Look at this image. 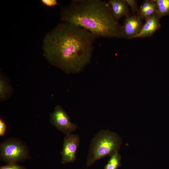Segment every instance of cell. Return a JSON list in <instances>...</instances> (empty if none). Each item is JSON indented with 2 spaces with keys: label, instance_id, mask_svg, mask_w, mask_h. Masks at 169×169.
<instances>
[{
  "label": "cell",
  "instance_id": "obj_1",
  "mask_svg": "<svg viewBox=\"0 0 169 169\" xmlns=\"http://www.w3.org/2000/svg\"><path fill=\"white\" fill-rule=\"evenodd\" d=\"M96 38L82 28L61 22L46 34L43 50L52 65L67 73H77L90 62Z\"/></svg>",
  "mask_w": 169,
  "mask_h": 169
},
{
  "label": "cell",
  "instance_id": "obj_2",
  "mask_svg": "<svg viewBox=\"0 0 169 169\" xmlns=\"http://www.w3.org/2000/svg\"><path fill=\"white\" fill-rule=\"evenodd\" d=\"M60 19L87 30L96 38H120L121 25L114 16L108 1L72 0L61 8Z\"/></svg>",
  "mask_w": 169,
  "mask_h": 169
},
{
  "label": "cell",
  "instance_id": "obj_3",
  "mask_svg": "<svg viewBox=\"0 0 169 169\" xmlns=\"http://www.w3.org/2000/svg\"><path fill=\"white\" fill-rule=\"evenodd\" d=\"M122 144L121 139L117 133L108 130L100 131L91 140L87 157V166L119 151Z\"/></svg>",
  "mask_w": 169,
  "mask_h": 169
},
{
  "label": "cell",
  "instance_id": "obj_4",
  "mask_svg": "<svg viewBox=\"0 0 169 169\" xmlns=\"http://www.w3.org/2000/svg\"><path fill=\"white\" fill-rule=\"evenodd\" d=\"M30 157L28 148L22 140L10 137L0 145V159L8 163L22 162Z\"/></svg>",
  "mask_w": 169,
  "mask_h": 169
},
{
  "label": "cell",
  "instance_id": "obj_5",
  "mask_svg": "<svg viewBox=\"0 0 169 169\" xmlns=\"http://www.w3.org/2000/svg\"><path fill=\"white\" fill-rule=\"evenodd\" d=\"M49 119L54 126L66 135L72 134L77 128V125L70 121L68 115L59 105L50 114Z\"/></svg>",
  "mask_w": 169,
  "mask_h": 169
},
{
  "label": "cell",
  "instance_id": "obj_6",
  "mask_svg": "<svg viewBox=\"0 0 169 169\" xmlns=\"http://www.w3.org/2000/svg\"><path fill=\"white\" fill-rule=\"evenodd\" d=\"M143 20L137 14L125 17L121 25L120 38L127 39L135 38L141 30L144 24Z\"/></svg>",
  "mask_w": 169,
  "mask_h": 169
},
{
  "label": "cell",
  "instance_id": "obj_7",
  "mask_svg": "<svg viewBox=\"0 0 169 169\" xmlns=\"http://www.w3.org/2000/svg\"><path fill=\"white\" fill-rule=\"evenodd\" d=\"M79 136L71 134L64 137L63 148L61 152V162L63 164L73 163L76 160V155L80 143Z\"/></svg>",
  "mask_w": 169,
  "mask_h": 169
},
{
  "label": "cell",
  "instance_id": "obj_8",
  "mask_svg": "<svg viewBox=\"0 0 169 169\" xmlns=\"http://www.w3.org/2000/svg\"><path fill=\"white\" fill-rule=\"evenodd\" d=\"M160 19L156 12L154 13L145 21L141 31L135 38H146L153 36L161 28Z\"/></svg>",
  "mask_w": 169,
  "mask_h": 169
},
{
  "label": "cell",
  "instance_id": "obj_9",
  "mask_svg": "<svg viewBox=\"0 0 169 169\" xmlns=\"http://www.w3.org/2000/svg\"><path fill=\"white\" fill-rule=\"evenodd\" d=\"M108 2L113 15L117 20L131 15L129 6L125 0H110Z\"/></svg>",
  "mask_w": 169,
  "mask_h": 169
},
{
  "label": "cell",
  "instance_id": "obj_10",
  "mask_svg": "<svg viewBox=\"0 0 169 169\" xmlns=\"http://www.w3.org/2000/svg\"><path fill=\"white\" fill-rule=\"evenodd\" d=\"M156 3V12L161 18L169 15V0H154Z\"/></svg>",
  "mask_w": 169,
  "mask_h": 169
},
{
  "label": "cell",
  "instance_id": "obj_11",
  "mask_svg": "<svg viewBox=\"0 0 169 169\" xmlns=\"http://www.w3.org/2000/svg\"><path fill=\"white\" fill-rule=\"evenodd\" d=\"M11 90L8 83L4 78L0 75V99L1 101L6 100L11 94Z\"/></svg>",
  "mask_w": 169,
  "mask_h": 169
},
{
  "label": "cell",
  "instance_id": "obj_12",
  "mask_svg": "<svg viewBox=\"0 0 169 169\" xmlns=\"http://www.w3.org/2000/svg\"><path fill=\"white\" fill-rule=\"evenodd\" d=\"M121 156L119 151L116 152L110 156L104 169H118L121 166Z\"/></svg>",
  "mask_w": 169,
  "mask_h": 169
},
{
  "label": "cell",
  "instance_id": "obj_13",
  "mask_svg": "<svg viewBox=\"0 0 169 169\" xmlns=\"http://www.w3.org/2000/svg\"><path fill=\"white\" fill-rule=\"evenodd\" d=\"M152 4L140 16L143 20H146L147 18L156 12V6L155 0Z\"/></svg>",
  "mask_w": 169,
  "mask_h": 169
},
{
  "label": "cell",
  "instance_id": "obj_14",
  "mask_svg": "<svg viewBox=\"0 0 169 169\" xmlns=\"http://www.w3.org/2000/svg\"><path fill=\"white\" fill-rule=\"evenodd\" d=\"M154 2V0H144L139 9L137 12V14L140 16Z\"/></svg>",
  "mask_w": 169,
  "mask_h": 169
},
{
  "label": "cell",
  "instance_id": "obj_15",
  "mask_svg": "<svg viewBox=\"0 0 169 169\" xmlns=\"http://www.w3.org/2000/svg\"><path fill=\"white\" fill-rule=\"evenodd\" d=\"M0 169H27V168L23 166L18 164L17 163H11L1 166Z\"/></svg>",
  "mask_w": 169,
  "mask_h": 169
},
{
  "label": "cell",
  "instance_id": "obj_16",
  "mask_svg": "<svg viewBox=\"0 0 169 169\" xmlns=\"http://www.w3.org/2000/svg\"><path fill=\"white\" fill-rule=\"evenodd\" d=\"M129 6L133 14L134 13L137 12L139 8L138 7L137 1L136 0H125Z\"/></svg>",
  "mask_w": 169,
  "mask_h": 169
},
{
  "label": "cell",
  "instance_id": "obj_17",
  "mask_svg": "<svg viewBox=\"0 0 169 169\" xmlns=\"http://www.w3.org/2000/svg\"><path fill=\"white\" fill-rule=\"evenodd\" d=\"M41 1L44 5L49 7H54L58 4L56 0H42Z\"/></svg>",
  "mask_w": 169,
  "mask_h": 169
},
{
  "label": "cell",
  "instance_id": "obj_18",
  "mask_svg": "<svg viewBox=\"0 0 169 169\" xmlns=\"http://www.w3.org/2000/svg\"><path fill=\"white\" fill-rule=\"evenodd\" d=\"M7 126L5 122L1 119H0V136L4 135L6 130Z\"/></svg>",
  "mask_w": 169,
  "mask_h": 169
}]
</instances>
